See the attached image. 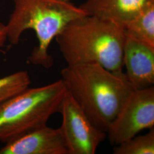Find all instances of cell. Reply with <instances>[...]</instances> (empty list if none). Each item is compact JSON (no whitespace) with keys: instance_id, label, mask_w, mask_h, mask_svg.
I'll list each match as a JSON object with an SVG mask.
<instances>
[{"instance_id":"cell-1","label":"cell","mask_w":154,"mask_h":154,"mask_svg":"<svg viewBox=\"0 0 154 154\" xmlns=\"http://www.w3.org/2000/svg\"><path fill=\"white\" fill-rule=\"evenodd\" d=\"M61 74L67 91L94 125L106 133L134 90L125 73L117 74L97 63L67 65Z\"/></svg>"},{"instance_id":"cell-2","label":"cell","mask_w":154,"mask_h":154,"mask_svg":"<svg viewBox=\"0 0 154 154\" xmlns=\"http://www.w3.org/2000/svg\"><path fill=\"white\" fill-rule=\"evenodd\" d=\"M67 65L97 63L123 75L124 28L114 22L86 16L70 22L55 38Z\"/></svg>"},{"instance_id":"cell-3","label":"cell","mask_w":154,"mask_h":154,"mask_svg":"<svg viewBox=\"0 0 154 154\" xmlns=\"http://www.w3.org/2000/svg\"><path fill=\"white\" fill-rule=\"evenodd\" d=\"M14 10L6 24L8 40L18 44L25 30L35 33L38 45L29 57L30 63L49 69L54 60L48 52L53 39L72 21L87 16L79 6L62 0H14Z\"/></svg>"},{"instance_id":"cell-4","label":"cell","mask_w":154,"mask_h":154,"mask_svg":"<svg viewBox=\"0 0 154 154\" xmlns=\"http://www.w3.org/2000/svg\"><path fill=\"white\" fill-rule=\"evenodd\" d=\"M67 90L62 79L26 88L0 103V141L6 143L41 127L60 112Z\"/></svg>"},{"instance_id":"cell-5","label":"cell","mask_w":154,"mask_h":154,"mask_svg":"<svg viewBox=\"0 0 154 154\" xmlns=\"http://www.w3.org/2000/svg\"><path fill=\"white\" fill-rule=\"evenodd\" d=\"M154 126V88L134 90L108 129L110 144L116 146Z\"/></svg>"},{"instance_id":"cell-6","label":"cell","mask_w":154,"mask_h":154,"mask_svg":"<svg viewBox=\"0 0 154 154\" xmlns=\"http://www.w3.org/2000/svg\"><path fill=\"white\" fill-rule=\"evenodd\" d=\"M60 113V128L69 154H95L107 133L94 125L67 91Z\"/></svg>"},{"instance_id":"cell-7","label":"cell","mask_w":154,"mask_h":154,"mask_svg":"<svg viewBox=\"0 0 154 154\" xmlns=\"http://www.w3.org/2000/svg\"><path fill=\"white\" fill-rule=\"evenodd\" d=\"M0 154H69L60 127H41L5 143Z\"/></svg>"},{"instance_id":"cell-8","label":"cell","mask_w":154,"mask_h":154,"mask_svg":"<svg viewBox=\"0 0 154 154\" xmlns=\"http://www.w3.org/2000/svg\"><path fill=\"white\" fill-rule=\"evenodd\" d=\"M123 63L127 79L134 90L154 86V47L125 35Z\"/></svg>"},{"instance_id":"cell-9","label":"cell","mask_w":154,"mask_h":154,"mask_svg":"<svg viewBox=\"0 0 154 154\" xmlns=\"http://www.w3.org/2000/svg\"><path fill=\"white\" fill-rule=\"evenodd\" d=\"M149 0H86L79 7L88 16L114 22L125 28Z\"/></svg>"},{"instance_id":"cell-10","label":"cell","mask_w":154,"mask_h":154,"mask_svg":"<svg viewBox=\"0 0 154 154\" xmlns=\"http://www.w3.org/2000/svg\"><path fill=\"white\" fill-rule=\"evenodd\" d=\"M124 30L127 36L154 48V0H149Z\"/></svg>"},{"instance_id":"cell-11","label":"cell","mask_w":154,"mask_h":154,"mask_svg":"<svg viewBox=\"0 0 154 154\" xmlns=\"http://www.w3.org/2000/svg\"><path fill=\"white\" fill-rule=\"evenodd\" d=\"M113 152L114 154H154V128L144 135H137L115 146Z\"/></svg>"},{"instance_id":"cell-12","label":"cell","mask_w":154,"mask_h":154,"mask_svg":"<svg viewBox=\"0 0 154 154\" xmlns=\"http://www.w3.org/2000/svg\"><path fill=\"white\" fill-rule=\"evenodd\" d=\"M31 81L26 71H19L0 78V103L28 88Z\"/></svg>"},{"instance_id":"cell-13","label":"cell","mask_w":154,"mask_h":154,"mask_svg":"<svg viewBox=\"0 0 154 154\" xmlns=\"http://www.w3.org/2000/svg\"><path fill=\"white\" fill-rule=\"evenodd\" d=\"M7 40L8 34L6 24L0 22V49L5 46Z\"/></svg>"},{"instance_id":"cell-14","label":"cell","mask_w":154,"mask_h":154,"mask_svg":"<svg viewBox=\"0 0 154 154\" xmlns=\"http://www.w3.org/2000/svg\"><path fill=\"white\" fill-rule=\"evenodd\" d=\"M63 1H66V2H71V0H62Z\"/></svg>"}]
</instances>
